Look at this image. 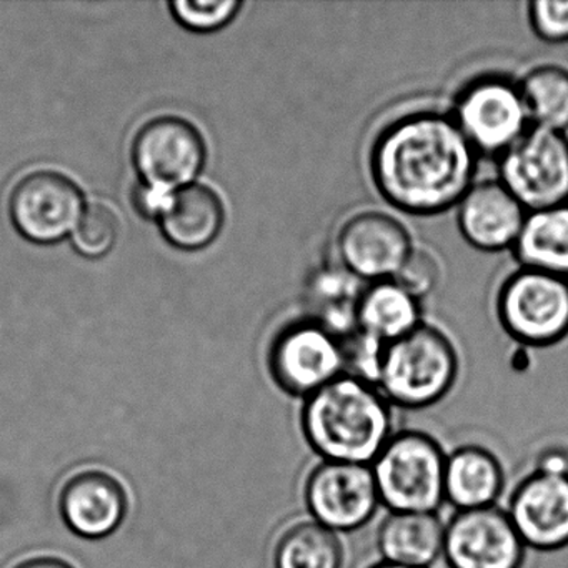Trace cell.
<instances>
[{"mask_svg": "<svg viewBox=\"0 0 568 568\" xmlns=\"http://www.w3.org/2000/svg\"><path fill=\"white\" fill-rule=\"evenodd\" d=\"M477 159L450 114L417 111L378 132L368 165L387 204L424 217L457 207L475 184Z\"/></svg>", "mask_w": 568, "mask_h": 568, "instance_id": "6da1fadb", "label": "cell"}, {"mask_svg": "<svg viewBox=\"0 0 568 568\" xmlns=\"http://www.w3.org/2000/svg\"><path fill=\"white\" fill-rule=\"evenodd\" d=\"M394 422L377 385L351 374L302 400V435L321 460L371 465L395 434Z\"/></svg>", "mask_w": 568, "mask_h": 568, "instance_id": "7a4b0ae2", "label": "cell"}, {"mask_svg": "<svg viewBox=\"0 0 568 568\" xmlns=\"http://www.w3.org/2000/svg\"><path fill=\"white\" fill-rule=\"evenodd\" d=\"M460 358L450 338L422 322L385 345L377 387L392 407L420 410L444 400L457 384Z\"/></svg>", "mask_w": 568, "mask_h": 568, "instance_id": "3957f363", "label": "cell"}, {"mask_svg": "<svg viewBox=\"0 0 568 568\" xmlns=\"http://www.w3.org/2000/svg\"><path fill=\"white\" fill-rule=\"evenodd\" d=\"M447 452L422 430H398L371 468L382 507L388 511H432L445 504Z\"/></svg>", "mask_w": 568, "mask_h": 568, "instance_id": "277c9868", "label": "cell"}, {"mask_svg": "<svg viewBox=\"0 0 568 568\" xmlns=\"http://www.w3.org/2000/svg\"><path fill=\"white\" fill-rule=\"evenodd\" d=\"M452 119L475 154L500 158L531 128L518 81L488 72L455 95Z\"/></svg>", "mask_w": 568, "mask_h": 568, "instance_id": "5b68a950", "label": "cell"}, {"mask_svg": "<svg viewBox=\"0 0 568 568\" xmlns=\"http://www.w3.org/2000/svg\"><path fill=\"white\" fill-rule=\"evenodd\" d=\"M504 331L527 347H550L568 335V281L520 267L508 275L497 295Z\"/></svg>", "mask_w": 568, "mask_h": 568, "instance_id": "8992f818", "label": "cell"}, {"mask_svg": "<svg viewBox=\"0 0 568 568\" xmlns=\"http://www.w3.org/2000/svg\"><path fill=\"white\" fill-rule=\"evenodd\" d=\"M267 368L282 392L302 400L347 374L341 338L315 318L291 322L277 332Z\"/></svg>", "mask_w": 568, "mask_h": 568, "instance_id": "52a82bcc", "label": "cell"}, {"mask_svg": "<svg viewBox=\"0 0 568 568\" xmlns=\"http://www.w3.org/2000/svg\"><path fill=\"white\" fill-rule=\"evenodd\" d=\"M498 181L534 212L568 202V138L530 128L498 158Z\"/></svg>", "mask_w": 568, "mask_h": 568, "instance_id": "ba28073f", "label": "cell"}, {"mask_svg": "<svg viewBox=\"0 0 568 568\" xmlns=\"http://www.w3.org/2000/svg\"><path fill=\"white\" fill-rule=\"evenodd\" d=\"M308 517L335 534L361 530L382 507L371 465L318 460L302 488Z\"/></svg>", "mask_w": 568, "mask_h": 568, "instance_id": "9c48e42d", "label": "cell"}, {"mask_svg": "<svg viewBox=\"0 0 568 568\" xmlns=\"http://www.w3.org/2000/svg\"><path fill=\"white\" fill-rule=\"evenodd\" d=\"M84 211L79 185L55 171L24 175L9 197V215L16 231L34 244L62 241L75 231Z\"/></svg>", "mask_w": 568, "mask_h": 568, "instance_id": "30bf717a", "label": "cell"}, {"mask_svg": "<svg viewBox=\"0 0 568 568\" xmlns=\"http://www.w3.org/2000/svg\"><path fill=\"white\" fill-rule=\"evenodd\" d=\"M207 149L199 129L174 115L142 125L132 144V161L144 184L172 192L187 187L205 165Z\"/></svg>", "mask_w": 568, "mask_h": 568, "instance_id": "8fae6325", "label": "cell"}, {"mask_svg": "<svg viewBox=\"0 0 568 568\" xmlns=\"http://www.w3.org/2000/svg\"><path fill=\"white\" fill-rule=\"evenodd\" d=\"M528 548L507 510H462L445 521L444 558L448 568H521Z\"/></svg>", "mask_w": 568, "mask_h": 568, "instance_id": "7c38bea8", "label": "cell"}, {"mask_svg": "<svg viewBox=\"0 0 568 568\" xmlns=\"http://www.w3.org/2000/svg\"><path fill=\"white\" fill-rule=\"evenodd\" d=\"M412 251L414 242L405 225L384 212H358L337 234L342 267L367 285L395 278Z\"/></svg>", "mask_w": 568, "mask_h": 568, "instance_id": "4fadbf2b", "label": "cell"}, {"mask_svg": "<svg viewBox=\"0 0 568 568\" xmlns=\"http://www.w3.org/2000/svg\"><path fill=\"white\" fill-rule=\"evenodd\" d=\"M507 514L525 547L564 550L568 547V475L531 470L511 490Z\"/></svg>", "mask_w": 568, "mask_h": 568, "instance_id": "5bb4252c", "label": "cell"}, {"mask_svg": "<svg viewBox=\"0 0 568 568\" xmlns=\"http://www.w3.org/2000/svg\"><path fill=\"white\" fill-rule=\"evenodd\" d=\"M59 510L69 530L79 537L104 538L121 527L128 514V494L114 475L88 468L65 480Z\"/></svg>", "mask_w": 568, "mask_h": 568, "instance_id": "9a60e30c", "label": "cell"}, {"mask_svg": "<svg viewBox=\"0 0 568 568\" xmlns=\"http://www.w3.org/2000/svg\"><path fill=\"white\" fill-rule=\"evenodd\" d=\"M527 211L500 181L475 182L457 205V224L465 241L481 252L514 248Z\"/></svg>", "mask_w": 568, "mask_h": 568, "instance_id": "2e32d148", "label": "cell"}, {"mask_svg": "<svg viewBox=\"0 0 568 568\" xmlns=\"http://www.w3.org/2000/svg\"><path fill=\"white\" fill-rule=\"evenodd\" d=\"M500 458L477 444H465L448 452L445 462V504L455 511L495 507L505 490Z\"/></svg>", "mask_w": 568, "mask_h": 568, "instance_id": "e0dca14e", "label": "cell"}, {"mask_svg": "<svg viewBox=\"0 0 568 568\" xmlns=\"http://www.w3.org/2000/svg\"><path fill=\"white\" fill-rule=\"evenodd\" d=\"M445 521L432 511H388L377 528L382 560L430 568L444 554Z\"/></svg>", "mask_w": 568, "mask_h": 568, "instance_id": "ac0fdd59", "label": "cell"}, {"mask_svg": "<svg viewBox=\"0 0 568 568\" xmlns=\"http://www.w3.org/2000/svg\"><path fill=\"white\" fill-rule=\"evenodd\" d=\"M159 219L169 244L181 251H201L221 234L225 209L217 192L201 184L187 185L171 195Z\"/></svg>", "mask_w": 568, "mask_h": 568, "instance_id": "d6986e66", "label": "cell"}, {"mask_svg": "<svg viewBox=\"0 0 568 568\" xmlns=\"http://www.w3.org/2000/svg\"><path fill=\"white\" fill-rule=\"evenodd\" d=\"M511 252L520 267L568 281V202L527 212Z\"/></svg>", "mask_w": 568, "mask_h": 568, "instance_id": "ffe728a7", "label": "cell"}, {"mask_svg": "<svg viewBox=\"0 0 568 568\" xmlns=\"http://www.w3.org/2000/svg\"><path fill=\"white\" fill-rule=\"evenodd\" d=\"M420 324V301L394 278L365 285L357 302V327L365 334L390 344Z\"/></svg>", "mask_w": 568, "mask_h": 568, "instance_id": "44dd1931", "label": "cell"}, {"mask_svg": "<svg viewBox=\"0 0 568 568\" xmlns=\"http://www.w3.org/2000/svg\"><path fill=\"white\" fill-rule=\"evenodd\" d=\"M341 535L311 517L291 521L274 545V568H344Z\"/></svg>", "mask_w": 568, "mask_h": 568, "instance_id": "7402d4cb", "label": "cell"}, {"mask_svg": "<svg viewBox=\"0 0 568 568\" xmlns=\"http://www.w3.org/2000/svg\"><path fill=\"white\" fill-rule=\"evenodd\" d=\"M531 128L568 131V71L538 65L518 81Z\"/></svg>", "mask_w": 568, "mask_h": 568, "instance_id": "603a6c76", "label": "cell"}, {"mask_svg": "<svg viewBox=\"0 0 568 568\" xmlns=\"http://www.w3.org/2000/svg\"><path fill=\"white\" fill-rule=\"evenodd\" d=\"M119 237V219L105 204L85 207L74 234L72 244L79 254L88 258H101L114 248Z\"/></svg>", "mask_w": 568, "mask_h": 568, "instance_id": "cb8c5ba5", "label": "cell"}, {"mask_svg": "<svg viewBox=\"0 0 568 568\" xmlns=\"http://www.w3.org/2000/svg\"><path fill=\"white\" fill-rule=\"evenodd\" d=\"M242 9L239 0H217V2H191L175 0L171 2V12L179 24L192 32H215L234 21Z\"/></svg>", "mask_w": 568, "mask_h": 568, "instance_id": "d4e9b609", "label": "cell"}, {"mask_svg": "<svg viewBox=\"0 0 568 568\" xmlns=\"http://www.w3.org/2000/svg\"><path fill=\"white\" fill-rule=\"evenodd\" d=\"M342 345H344L347 374L377 385L382 358H384L387 344L357 328L354 334L342 338Z\"/></svg>", "mask_w": 568, "mask_h": 568, "instance_id": "484cf974", "label": "cell"}, {"mask_svg": "<svg viewBox=\"0 0 568 568\" xmlns=\"http://www.w3.org/2000/svg\"><path fill=\"white\" fill-rule=\"evenodd\" d=\"M440 277L442 268L437 257L427 248L414 247L394 281L420 301L437 288Z\"/></svg>", "mask_w": 568, "mask_h": 568, "instance_id": "4316f807", "label": "cell"}, {"mask_svg": "<svg viewBox=\"0 0 568 568\" xmlns=\"http://www.w3.org/2000/svg\"><path fill=\"white\" fill-rule=\"evenodd\" d=\"M531 31L548 44L568 42V0H535L528 4Z\"/></svg>", "mask_w": 568, "mask_h": 568, "instance_id": "83f0119b", "label": "cell"}, {"mask_svg": "<svg viewBox=\"0 0 568 568\" xmlns=\"http://www.w3.org/2000/svg\"><path fill=\"white\" fill-rule=\"evenodd\" d=\"M171 195L172 192L164 191V189L152 187V185L141 182V184L134 189L132 204H134L135 211H138L142 217H161Z\"/></svg>", "mask_w": 568, "mask_h": 568, "instance_id": "f1b7e54d", "label": "cell"}, {"mask_svg": "<svg viewBox=\"0 0 568 568\" xmlns=\"http://www.w3.org/2000/svg\"><path fill=\"white\" fill-rule=\"evenodd\" d=\"M534 470L551 475H568V448L560 445L545 448L538 455Z\"/></svg>", "mask_w": 568, "mask_h": 568, "instance_id": "f546056e", "label": "cell"}, {"mask_svg": "<svg viewBox=\"0 0 568 568\" xmlns=\"http://www.w3.org/2000/svg\"><path fill=\"white\" fill-rule=\"evenodd\" d=\"M14 568H74L69 561L51 555H41V557L28 558V560L19 561Z\"/></svg>", "mask_w": 568, "mask_h": 568, "instance_id": "4dcf8cb0", "label": "cell"}, {"mask_svg": "<svg viewBox=\"0 0 568 568\" xmlns=\"http://www.w3.org/2000/svg\"><path fill=\"white\" fill-rule=\"evenodd\" d=\"M368 568H410V567H404V565H395V564H388V561H377V564L371 565Z\"/></svg>", "mask_w": 568, "mask_h": 568, "instance_id": "1f68e13d", "label": "cell"}]
</instances>
